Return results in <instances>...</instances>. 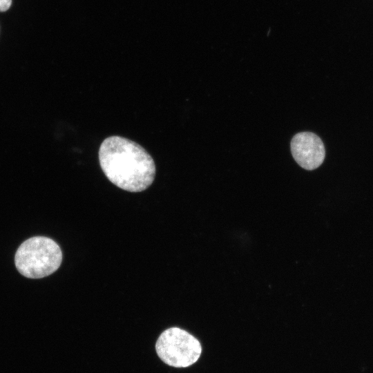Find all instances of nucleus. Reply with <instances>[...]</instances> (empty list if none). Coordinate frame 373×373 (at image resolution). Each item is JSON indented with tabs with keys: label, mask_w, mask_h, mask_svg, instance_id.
<instances>
[{
	"label": "nucleus",
	"mask_w": 373,
	"mask_h": 373,
	"mask_svg": "<svg viewBox=\"0 0 373 373\" xmlns=\"http://www.w3.org/2000/svg\"><path fill=\"white\" fill-rule=\"evenodd\" d=\"M12 0H0V12L7 11L11 6Z\"/></svg>",
	"instance_id": "nucleus-5"
},
{
	"label": "nucleus",
	"mask_w": 373,
	"mask_h": 373,
	"mask_svg": "<svg viewBox=\"0 0 373 373\" xmlns=\"http://www.w3.org/2000/svg\"><path fill=\"white\" fill-rule=\"evenodd\" d=\"M291 151L296 162L306 170H314L323 163L325 157L321 138L311 132L296 134L291 141Z\"/></svg>",
	"instance_id": "nucleus-4"
},
{
	"label": "nucleus",
	"mask_w": 373,
	"mask_h": 373,
	"mask_svg": "<svg viewBox=\"0 0 373 373\" xmlns=\"http://www.w3.org/2000/svg\"><path fill=\"white\" fill-rule=\"evenodd\" d=\"M62 260L60 247L44 236L30 238L18 248L15 262L17 270L29 278H41L54 273Z\"/></svg>",
	"instance_id": "nucleus-2"
},
{
	"label": "nucleus",
	"mask_w": 373,
	"mask_h": 373,
	"mask_svg": "<svg viewBox=\"0 0 373 373\" xmlns=\"http://www.w3.org/2000/svg\"><path fill=\"white\" fill-rule=\"evenodd\" d=\"M100 166L117 187L140 192L153 182L155 165L151 155L140 144L120 136L106 138L99 150Z\"/></svg>",
	"instance_id": "nucleus-1"
},
{
	"label": "nucleus",
	"mask_w": 373,
	"mask_h": 373,
	"mask_svg": "<svg viewBox=\"0 0 373 373\" xmlns=\"http://www.w3.org/2000/svg\"><path fill=\"white\" fill-rule=\"evenodd\" d=\"M155 350L166 364L175 367H186L200 358L202 347L199 341L179 327H170L158 337Z\"/></svg>",
	"instance_id": "nucleus-3"
}]
</instances>
